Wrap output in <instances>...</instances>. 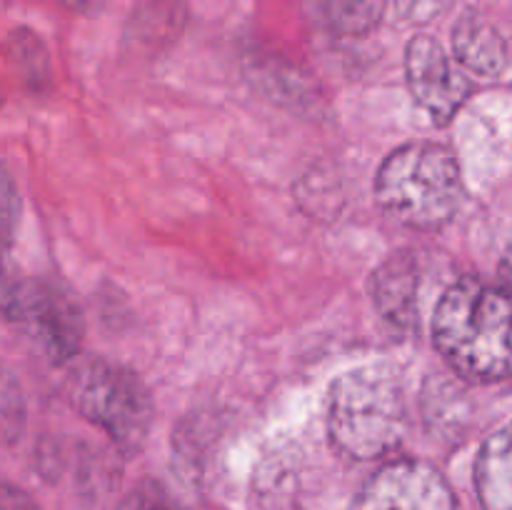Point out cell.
I'll return each mask as SVG.
<instances>
[{
	"instance_id": "obj_2",
	"label": "cell",
	"mask_w": 512,
	"mask_h": 510,
	"mask_svg": "<svg viewBox=\"0 0 512 510\" xmlns=\"http://www.w3.org/2000/svg\"><path fill=\"white\" fill-rule=\"evenodd\" d=\"M328 438L340 455L370 463L393 455L410 430L405 378L393 363L345 370L328 393Z\"/></svg>"
},
{
	"instance_id": "obj_9",
	"label": "cell",
	"mask_w": 512,
	"mask_h": 510,
	"mask_svg": "<svg viewBox=\"0 0 512 510\" xmlns=\"http://www.w3.org/2000/svg\"><path fill=\"white\" fill-rule=\"evenodd\" d=\"M455 63L473 75L498 78L508 68V45L503 35L475 13L460 15L453 28Z\"/></svg>"
},
{
	"instance_id": "obj_10",
	"label": "cell",
	"mask_w": 512,
	"mask_h": 510,
	"mask_svg": "<svg viewBox=\"0 0 512 510\" xmlns=\"http://www.w3.org/2000/svg\"><path fill=\"white\" fill-rule=\"evenodd\" d=\"M475 493L483 510H512V420L495 430L475 460Z\"/></svg>"
},
{
	"instance_id": "obj_8",
	"label": "cell",
	"mask_w": 512,
	"mask_h": 510,
	"mask_svg": "<svg viewBox=\"0 0 512 510\" xmlns=\"http://www.w3.org/2000/svg\"><path fill=\"white\" fill-rule=\"evenodd\" d=\"M418 288V260L408 250L385 258L370 278L375 310L398 330H410L418 320Z\"/></svg>"
},
{
	"instance_id": "obj_3",
	"label": "cell",
	"mask_w": 512,
	"mask_h": 510,
	"mask_svg": "<svg viewBox=\"0 0 512 510\" xmlns=\"http://www.w3.org/2000/svg\"><path fill=\"white\" fill-rule=\"evenodd\" d=\"M375 200L400 225L440 230L465 203V183L453 150L435 140L395 148L375 175Z\"/></svg>"
},
{
	"instance_id": "obj_12",
	"label": "cell",
	"mask_w": 512,
	"mask_h": 510,
	"mask_svg": "<svg viewBox=\"0 0 512 510\" xmlns=\"http://www.w3.org/2000/svg\"><path fill=\"white\" fill-rule=\"evenodd\" d=\"M315 15L335 33H365L380 20V0H315Z\"/></svg>"
},
{
	"instance_id": "obj_14",
	"label": "cell",
	"mask_w": 512,
	"mask_h": 510,
	"mask_svg": "<svg viewBox=\"0 0 512 510\" xmlns=\"http://www.w3.org/2000/svg\"><path fill=\"white\" fill-rule=\"evenodd\" d=\"M118 510H175L165 490L155 483H143L120 503Z\"/></svg>"
},
{
	"instance_id": "obj_7",
	"label": "cell",
	"mask_w": 512,
	"mask_h": 510,
	"mask_svg": "<svg viewBox=\"0 0 512 510\" xmlns=\"http://www.w3.org/2000/svg\"><path fill=\"white\" fill-rule=\"evenodd\" d=\"M405 78L413 100L435 125H448L473 93L463 68L430 35H415L405 48Z\"/></svg>"
},
{
	"instance_id": "obj_4",
	"label": "cell",
	"mask_w": 512,
	"mask_h": 510,
	"mask_svg": "<svg viewBox=\"0 0 512 510\" xmlns=\"http://www.w3.org/2000/svg\"><path fill=\"white\" fill-rule=\"evenodd\" d=\"M73 403L125 458L143 450L153 428L155 403L148 385L133 368L103 358L90 360L75 378Z\"/></svg>"
},
{
	"instance_id": "obj_13",
	"label": "cell",
	"mask_w": 512,
	"mask_h": 510,
	"mask_svg": "<svg viewBox=\"0 0 512 510\" xmlns=\"http://www.w3.org/2000/svg\"><path fill=\"white\" fill-rule=\"evenodd\" d=\"M20 223V193L13 175L0 165V263L15 243Z\"/></svg>"
},
{
	"instance_id": "obj_1",
	"label": "cell",
	"mask_w": 512,
	"mask_h": 510,
	"mask_svg": "<svg viewBox=\"0 0 512 510\" xmlns=\"http://www.w3.org/2000/svg\"><path fill=\"white\" fill-rule=\"evenodd\" d=\"M433 343L445 363L473 383L512 378V285L475 275L455 280L433 313Z\"/></svg>"
},
{
	"instance_id": "obj_6",
	"label": "cell",
	"mask_w": 512,
	"mask_h": 510,
	"mask_svg": "<svg viewBox=\"0 0 512 510\" xmlns=\"http://www.w3.org/2000/svg\"><path fill=\"white\" fill-rule=\"evenodd\" d=\"M348 510H460V503L435 465L400 458L370 475Z\"/></svg>"
},
{
	"instance_id": "obj_11",
	"label": "cell",
	"mask_w": 512,
	"mask_h": 510,
	"mask_svg": "<svg viewBox=\"0 0 512 510\" xmlns=\"http://www.w3.org/2000/svg\"><path fill=\"white\" fill-rule=\"evenodd\" d=\"M185 20L188 13L180 0H145L130 15L128 35L138 45L160 48L183 33Z\"/></svg>"
},
{
	"instance_id": "obj_15",
	"label": "cell",
	"mask_w": 512,
	"mask_h": 510,
	"mask_svg": "<svg viewBox=\"0 0 512 510\" xmlns=\"http://www.w3.org/2000/svg\"><path fill=\"white\" fill-rule=\"evenodd\" d=\"M60 3H63L68 10H73V13L95 15L105 8L108 0H60Z\"/></svg>"
},
{
	"instance_id": "obj_5",
	"label": "cell",
	"mask_w": 512,
	"mask_h": 510,
	"mask_svg": "<svg viewBox=\"0 0 512 510\" xmlns=\"http://www.w3.org/2000/svg\"><path fill=\"white\" fill-rule=\"evenodd\" d=\"M3 310L33 338L50 363L63 365L80 353L83 313L73 293L58 280L28 278L5 285Z\"/></svg>"
}]
</instances>
